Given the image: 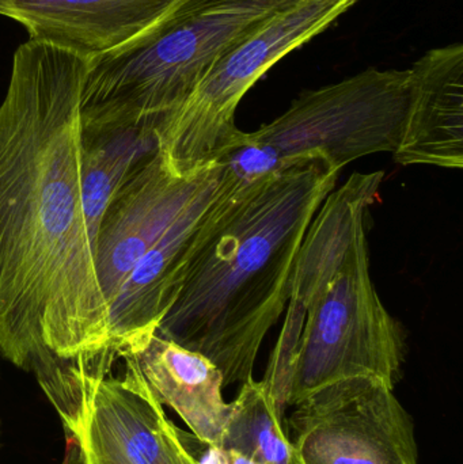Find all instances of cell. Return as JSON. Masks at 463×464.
Masks as SVG:
<instances>
[{
  "label": "cell",
  "mask_w": 463,
  "mask_h": 464,
  "mask_svg": "<svg viewBox=\"0 0 463 464\" xmlns=\"http://www.w3.org/2000/svg\"><path fill=\"white\" fill-rule=\"evenodd\" d=\"M89 65L29 40L0 103V357L45 395L68 364L114 352L82 206Z\"/></svg>",
  "instance_id": "obj_1"
},
{
  "label": "cell",
  "mask_w": 463,
  "mask_h": 464,
  "mask_svg": "<svg viewBox=\"0 0 463 464\" xmlns=\"http://www.w3.org/2000/svg\"><path fill=\"white\" fill-rule=\"evenodd\" d=\"M339 173L314 160L239 188L222 170L158 334L211 360L225 387L255 379L261 345L287 305L304 235Z\"/></svg>",
  "instance_id": "obj_2"
},
{
  "label": "cell",
  "mask_w": 463,
  "mask_h": 464,
  "mask_svg": "<svg viewBox=\"0 0 463 464\" xmlns=\"http://www.w3.org/2000/svg\"><path fill=\"white\" fill-rule=\"evenodd\" d=\"M383 171L353 173L313 218L290 280L285 324L263 378L280 413L323 387L377 379L394 389L407 333L370 273L366 217Z\"/></svg>",
  "instance_id": "obj_3"
},
{
  "label": "cell",
  "mask_w": 463,
  "mask_h": 464,
  "mask_svg": "<svg viewBox=\"0 0 463 464\" xmlns=\"http://www.w3.org/2000/svg\"><path fill=\"white\" fill-rule=\"evenodd\" d=\"M299 2L178 0L143 34L90 60L81 103L84 135L157 128L223 57Z\"/></svg>",
  "instance_id": "obj_4"
},
{
  "label": "cell",
  "mask_w": 463,
  "mask_h": 464,
  "mask_svg": "<svg viewBox=\"0 0 463 464\" xmlns=\"http://www.w3.org/2000/svg\"><path fill=\"white\" fill-rule=\"evenodd\" d=\"M408 70L370 67L336 83L307 90L290 108L219 160L242 185L304 162L340 171L353 160L394 154L404 132Z\"/></svg>",
  "instance_id": "obj_5"
},
{
  "label": "cell",
  "mask_w": 463,
  "mask_h": 464,
  "mask_svg": "<svg viewBox=\"0 0 463 464\" xmlns=\"http://www.w3.org/2000/svg\"><path fill=\"white\" fill-rule=\"evenodd\" d=\"M359 0H301L223 57L184 103L155 128L171 173L189 177L244 140L236 113L249 90L291 52L323 34Z\"/></svg>",
  "instance_id": "obj_6"
},
{
  "label": "cell",
  "mask_w": 463,
  "mask_h": 464,
  "mask_svg": "<svg viewBox=\"0 0 463 464\" xmlns=\"http://www.w3.org/2000/svg\"><path fill=\"white\" fill-rule=\"evenodd\" d=\"M285 428L301 464H419L412 417L377 379L317 390L295 405Z\"/></svg>",
  "instance_id": "obj_7"
},
{
  "label": "cell",
  "mask_w": 463,
  "mask_h": 464,
  "mask_svg": "<svg viewBox=\"0 0 463 464\" xmlns=\"http://www.w3.org/2000/svg\"><path fill=\"white\" fill-rule=\"evenodd\" d=\"M219 168L217 162L193 176H176L157 150L130 171L106 209L95 240L98 280L109 308L141 256Z\"/></svg>",
  "instance_id": "obj_8"
},
{
  "label": "cell",
  "mask_w": 463,
  "mask_h": 464,
  "mask_svg": "<svg viewBox=\"0 0 463 464\" xmlns=\"http://www.w3.org/2000/svg\"><path fill=\"white\" fill-rule=\"evenodd\" d=\"M220 176L222 165L158 242L141 256L120 288L111 303L109 318V346L117 356L138 348L155 334L176 302Z\"/></svg>",
  "instance_id": "obj_9"
},
{
  "label": "cell",
  "mask_w": 463,
  "mask_h": 464,
  "mask_svg": "<svg viewBox=\"0 0 463 464\" xmlns=\"http://www.w3.org/2000/svg\"><path fill=\"white\" fill-rule=\"evenodd\" d=\"M178 0H0L29 40L92 60L143 34Z\"/></svg>",
  "instance_id": "obj_10"
},
{
  "label": "cell",
  "mask_w": 463,
  "mask_h": 464,
  "mask_svg": "<svg viewBox=\"0 0 463 464\" xmlns=\"http://www.w3.org/2000/svg\"><path fill=\"white\" fill-rule=\"evenodd\" d=\"M404 132L393 157L401 166L463 168V46L426 52L408 68Z\"/></svg>",
  "instance_id": "obj_11"
},
{
  "label": "cell",
  "mask_w": 463,
  "mask_h": 464,
  "mask_svg": "<svg viewBox=\"0 0 463 464\" xmlns=\"http://www.w3.org/2000/svg\"><path fill=\"white\" fill-rule=\"evenodd\" d=\"M119 359L159 405L181 417L198 441L220 447L230 405L223 398L222 372L211 360L158 333Z\"/></svg>",
  "instance_id": "obj_12"
},
{
  "label": "cell",
  "mask_w": 463,
  "mask_h": 464,
  "mask_svg": "<svg viewBox=\"0 0 463 464\" xmlns=\"http://www.w3.org/2000/svg\"><path fill=\"white\" fill-rule=\"evenodd\" d=\"M162 409L132 373L124 371L122 378L106 376L81 439L128 464H174L160 427Z\"/></svg>",
  "instance_id": "obj_13"
},
{
  "label": "cell",
  "mask_w": 463,
  "mask_h": 464,
  "mask_svg": "<svg viewBox=\"0 0 463 464\" xmlns=\"http://www.w3.org/2000/svg\"><path fill=\"white\" fill-rule=\"evenodd\" d=\"M157 150L155 128L151 125L84 135L82 206L94 247L103 215L114 196L135 166Z\"/></svg>",
  "instance_id": "obj_14"
},
{
  "label": "cell",
  "mask_w": 463,
  "mask_h": 464,
  "mask_svg": "<svg viewBox=\"0 0 463 464\" xmlns=\"http://www.w3.org/2000/svg\"><path fill=\"white\" fill-rule=\"evenodd\" d=\"M227 421L220 449L246 455L258 464H293L295 451L280 413L263 382L241 384L228 403Z\"/></svg>",
  "instance_id": "obj_15"
},
{
  "label": "cell",
  "mask_w": 463,
  "mask_h": 464,
  "mask_svg": "<svg viewBox=\"0 0 463 464\" xmlns=\"http://www.w3.org/2000/svg\"><path fill=\"white\" fill-rule=\"evenodd\" d=\"M160 427H162L163 436L174 464H226L225 451L220 447L207 446V444L203 457L198 459L193 451H190L185 440L184 432L166 416L163 409L160 411Z\"/></svg>",
  "instance_id": "obj_16"
},
{
  "label": "cell",
  "mask_w": 463,
  "mask_h": 464,
  "mask_svg": "<svg viewBox=\"0 0 463 464\" xmlns=\"http://www.w3.org/2000/svg\"><path fill=\"white\" fill-rule=\"evenodd\" d=\"M76 441V440H75ZM79 444L81 464H128L113 452L92 447L89 441L81 439L76 441Z\"/></svg>",
  "instance_id": "obj_17"
},
{
  "label": "cell",
  "mask_w": 463,
  "mask_h": 464,
  "mask_svg": "<svg viewBox=\"0 0 463 464\" xmlns=\"http://www.w3.org/2000/svg\"><path fill=\"white\" fill-rule=\"evenodd\" d=\"M223 451H225L226 464H258L246 455L239 454V452L233 451V450H223Z\"/></svg>",
  "instance_id": "obj_18"
},
{
  "label": "cell",
  "mask_w": 463,
  "mask_h": 464,
  "mask_svg": "<svg viewBox=\"0 0 463 464\" xmlns=\"http://www.w3.org/2000/svg\"><path fill=\"white\" fill-rule=\"evenodd\" d=\"M0 440H2V420H0ZM0 447H2V443H0Z\"/></svg>",
  "instance_id": "obj_19"
},
{
  "label": "cell",
  "mask_w": 463,
  "mask_h": 464,
  "mask_svg": "<svg viewBox=\"0 0 463 464\" xmlns=\"http://www.w3.org/2000/svg\"><path fill=\"white\" fill-rule=\"evenodd\" d=\"M293 464H301V462H299V460H298V458H296V455H295V459H294Z\"/></svg>",
  "instance_id": "obj_20"
}]
</instances>
